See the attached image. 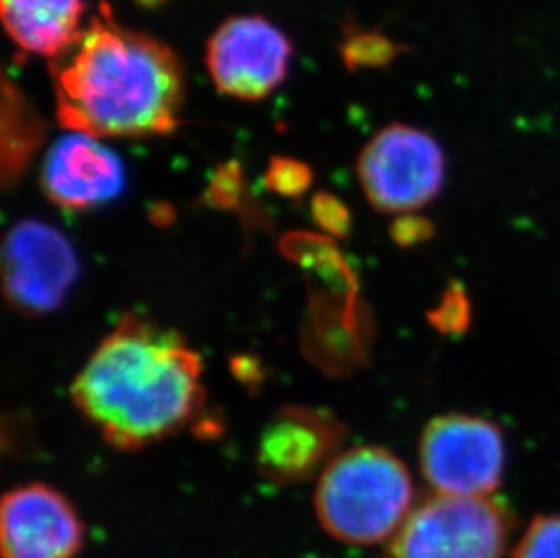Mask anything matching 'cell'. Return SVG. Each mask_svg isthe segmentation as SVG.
I'll use <instances>...</instances> for the list:
<instances>
[{
	"label": "cell",
	"mask_w": 560,
	"mask_h": 558,
	"mask_svg": "<svg viewBox=\"0 0 560 558\" xmlns=\"http://www.w3.org/2000/svg\"><path fill=\"white\" fill-rule=\"evenodd\" d=\"M60 126L88 137L170 135L180 126L184 73L165 44L120 26L106 4L51 60Z\"/></svg>",
	"instance_id": "cell-1"
},
{
	"label": "cell",
	"mask_w": 560,
	"mask_h": 558,
	"mask_svg": "<svg viewBox=\"0 0 560 558\" xmlns=\"http://www.w3.org/2000/svg\"><path fill=\"white\" fill-rule=\"evenodd\" d=\"M312 217L317 225L334 236L343 237L350 231V212L343 201L328 193H319L312 200Z\"/></svg>",
	"instance_id": "cell-18"
},
{
	"label": "cell",
	"mask_w": 560,
	"mask_h": 558,
	"mask_svg": "<svg viewBox=\"0 0 560 558\" xmlns=\"http://www.w3.org/2000/svg\"><path fill=\"white\" fill-rule=\"evenodd\" d=\"M512 519L488 497L435 496L408 515L390 558H502Z\"/></svg>",
	"instance_id": "cell-4"
},
{
	"label": "cell",
	"mask_w": 560,
	"mask_h": 558,
	"mask_svg": "<svg viewBox=\"0 0 560 558\" xmlns=\"http://www.w3.org/2000/svg\"><path fill=\"white\" fill-rule=\"evenodd\" d=\"M430 322L438 330L446 334L463 333L470 322V305L463 290L452 287L430 314Z\"/></svg>",
	"instance_id": "cell-17"
},
{
	"label": "cell",
	"mask_w": 560,
	"mask_h": 558,
	"mask_svg": "<svg viewBox=\"0 0 560 558\" xmlns=\"http://www.w3.org/2000/svg\"><path fill=\"white\" fill-rule=\"evenodd\" d=\"M421 469L438 496L487 497L504 474V435L481 417H435L421 438Z\"/></svg>",
	"instance_id": "cell-6"
},
{
	"label": "cell",
	"mask_w": 560,
	"mask_h": 558,
	"mask_svg": "<svg viewBox=\"0 0 560 558\" xmlns=\"http://www.w3.org/2000/svg\"><path fill=\"white\" fill-rule=\"evenodd\" d=\"M312 171L307 164L300 160L276 156L270 160L269 168L265 173V185L267 189L276 195L287 198H298L311 187Z\"/></svg>",
	"instance_id": "cell-16"
},
{
	"label": "cell",
	"mask_w": 560,
	"mask_h": 558,
	"mask_svg": "<svg viewBox=\"0 0 560 558\" xmlns=\"http://www.w3.org/2000/svg\"><path fill=\"white\" fill-rule=\"evenodd\" d=\"M343 438V425L328 411L283 408L259 438V472L276 485L308 480L338 457Z\"/></svg>",
	"instance_id": "cell-10"
},
{
	"label": "cell",
	"mask_w": 560,
	"mask_h": 558,
	"mask_svg": "<svg viewBox=\"0 0 560 558\" xmlns=\"http://www.w3.org/2000/svg\"><path fill=\"white\" fill-rule=\"evenodd\" d=\"M242 193V168L236 162L218 168L211 187L207 190V200L218 207H231L240 200Z\"/></svg>",
	"instance_id": "cell-19"
},
{
	"label": "cell",
	"mask_w": 560,
	"mask_h": 558,
	"mask_svg": "<svg viewBox=\"0 0 560 558\" xmlns=\"http://www.w3.org/2000/svg\"><path fill=\"white\" fill-rule=\"evenodd\" d=\"M407 466L388 450L358 446L339 453L317 483L314 505L323 530L339 543L374 546L396 537L412 513Z\"/></svg>",
	"instance_id": "cell-3"
},
{
	"label": "cell",
	"mask_w": 560,
	"mask_h": 558,
	"mask_svg": "<svg viewBox=\"0 0 560 558\" xmlns=\"http://www.w3.org/2000/svg\"><path fill=\"white\" fill-rule=\"evenodd\" d=\"M44 121L10 79H2V182L5 187L21 178L44 140Z\"/></svg>",
	"instance_id": "cell-13"
},
{
	"label": "cell",
	"mask_w": 560,
	"mask_h": 558,
	"mask_svg": "<svg viewBox=\"0 0 560 558\" xmlns=\"http://www.w3.org/2000/svg\"><path fill=\"white\" fill-rule=\"evenodd\" d=\"M392 237L401 245H413L432 234V225L416 217H402L392 226Z\"/></svg>",
	"instance_id": "cell-20"
},
{
	"label": "cell",
	"mask_w": 560,
	"mask_h": 558,
	"mask_svg": "<svg viewBox=\"0 0 560 558\" xmlns=\"http://www.w3.org/2000/svg\"><path fill=\"white\" fill-rule=\"evenodd\" d=\"M358 176L377 211H418L443 189V149L418 127L392 124L361 151Z\"/></svg>",
	"instance_id": "cell-5"
},
{
	"label": "cell",
	"mask_w": 560,
	"mask_h": 558,
	"mask_svg": "<svg viewBox=\"0 0 560 558\" xmlns=\"http://www.w3.org/2000/svg\"><path fill=\"white\" fill-rule=\"evenodd\" d=\"M84 524L73 504L51 486H16L0 508L2 558H74Z\"/></svg>",
	"instance_id": "cell-9"
},
{
	"label": "cell",
	"mask_w": 560,
	"mask_h": 558,
	"mask_svg": "<svg viewBox=\"0 0 560 558\" xmlns=\"http://www.w3.org/2000/svg\"><path fill=\"white\" fill-rule=\"evenodd\" d=\"M5 298L16 311L44 314L59 309L79 275L68 237L43 222H21L5 236L2 258Z\"/></svg>",
	"instance_id": "cell-7"
},
{
	"label": "cell",
	"mask_w": 560,
	"mask_h": 558,
	"mask_svg": "<svg viewBox=\"0 0 560 558\" xmlns=\"http://www.w3.org/2000/svg\"><path fill=\"white\" fill-rule=\"evenodd\" d=\"M126 184L122 162L96 138L71 132L49 149L43 187L62 209L84 211L117 198Z\"/></svg>",
	"instance_id": "cell-11"
},
{
	"label": "cell",
	"mask_w": 560,
	"mask_h": 558,
	"mask_svg": "<svg viewBox=\"0 0 560 558\" xmlns=\"http://www.w3.org/2000/svg\"><path fill=\"white\" fill-rule=\"evenodd\" d=\"M138 5H142V8H148V10H153V8H160V5H164L167 0H135Z\"/></svg>",
	"instance_id": "cell-21"
},
{
	"label": "cell",
	"mask_w": 560,
	"mask_h": 558,
	"mask_svg": "<svg viewBox=\"0 0 560 558\" xmlns=\"http://www.w3.org/2000/svg\"><path fill=\"white\" fill-rule=\"evenodd\" d=\"M402 44L380 32L350 33L341 44V57L350 71L385 68L405 51Z\"/></svg>",
	"instance_id": "cell-14"
},
{
	"label": "cell",
	"mask_w": 560,
	"mask_h": 558,
	"mask_svg": "<svg viewBox=\"0 0 560 558\" xmlns=\"http://www.w3.org/2000/svg\"><path fill=\"white\" fill-rule=\"evenodd\" d=\"M512 558H560V515L535 516Z\"/></svg>",
	"instance_id": "cell-15"
},
{
	"label": "cell",
	"mask_w": 560,
	"mask_h": 558,
	"mask_svg": "<svg viewBox=\"0 0 560 558\" xmlns=\"http://www.w3.org/2000/svg\"><path fill=\"white\" fill-rule=\"evenodd\" d=\"M291 43L261 16L223 22L207 48V66L218 90L242 101H261L285 80Z\"/></svg>",
	"instance_id": "cell-8"
},
{
	"label": "cell",
	"mask_w": 560,
	"mask_h": 558,
	"mask_svg": "<svg viewBox=\"0 0 560 558\" xmlns=\"http://www.w3.org/2000/svg\"><path fill=\"white\" fill-rule=\"evenodd\" d=\"M71 399L112 446L140 450L200 410L201 359L176 330L127 314L74 377Z\"/></svg>",
	"instance_id": "cell-2"
},
{
	"label": "cell",
	"mask_w": 560,
	"mask_h": 558,
	"mask_svg": "<svg viewBox=\"0 0 560 558\" xmlns=\"http://www.w3.org/2000/svg\"><path fill=\"white\" fill-rule=\"evenodd\" d=\"M84 0H0L11 40L27 54L54 58L79 38Z\"/></svg>",
	"instance_id": "cell-12"
}]
</instances>
